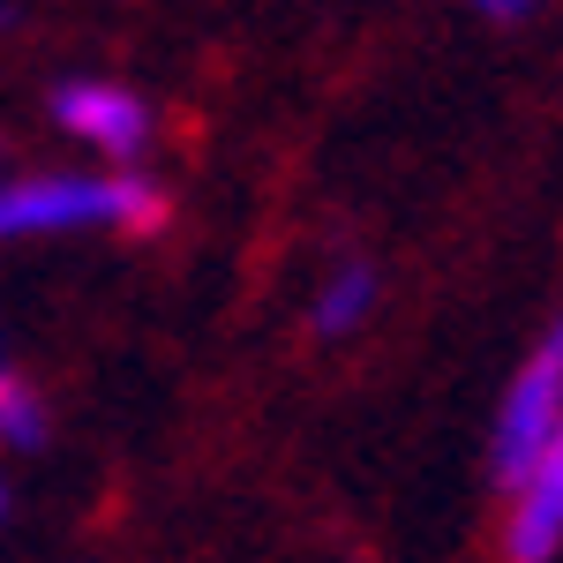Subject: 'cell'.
I'll list each match as a JSON object with an SVG mask.
<instances>
[{
  "label": "cell",
  "mask_w": 563,
  "mask_h": 563,
  "mask_svg": "<svg viewBox=\"0 0 563 563\" xmlns=\"http://www.w3.org/2000/svg\"><path fill=\"white\" fill-rule=\"evenodd\" d=\"M0 511H8V488H0Z\"/></svg>",
  "instance_id": "obj_6"
},
{
  "label": "cell",
  "mask_w": 563,
  "mask_h": 563,
  "mask_svg": "<svg viewBox=\"0 0 563 563\" xmlns=\"http://www.w3.org/2000/svg\"><path fill=\"white\" fill-rule=\"evenodd\" d=\"M0 443H15V451L45 443V398L31 384H15V376H0Z\"/></svg>",
  "instance_id": "obj_5"
},
{
  "label": "cell",
  "mask_w": 563,
  "mask_h": 563,
  "mask_svg": "<svg viewBox=\"0 0 563 563\" xmlns=\"http://www.w3.org/2000/svg\"><path fill=\"white\" fill-rule=\"evenodd\" d=\"M376 263H331V278L316 286V301H308V323H316V339H346V331H361L368 316H376Z\"/></svg>",
  "instance_id": "obj_4"
},
{
  "label": "cell",
  "mask_w": 563,
  "mask_h": 563,
  "mask_svg": "<svg viewBox=\"0 0 563 563\" xmlns=\"http://www.w3.org/2000/svg\"><path fill=\"white\" fill-rule=\"evenodd\" d=\"M53 121L76 143L106 151V158H135L151 143V106L129 84H106V76H68V84L53 90Z\"/></svg>",
  "instance_id": "obj_2"
},
{
  "label": "cell",
  "mask_w": 563,
  "mask_h": 563,
  "mask_svg": "<svg viewBox=\"0 0 563 563\" xmlns=\"http://www.w3.org/2000/svg\"><path fill=\"white\" fill-rule=\"evenodd\" d=\"M563 556V421L541 443L533 474L504 504V563H556Z\"/></svg>",
  "instance_id": "obj_3"
},
{
  "label": "cell",
  "mask_w": 563,
  "mask_h": 563,
  "mask_svg": "<svg viewBox=\"0 0 563 563\" xmlns=\"http://www.w3.org/2000/svg\"><path fill=\"white\" fill-rule=\"evenodd\" d=\"M556 421H563V308L541 323V339H533L526 361L511 368L504 406H496V429H488V481H496L504 496L533 474V459H541V443L556 435Z\"/></svg>",
  "instance_id": "obj_1"
},
{
  "label": "cell",
  "mask_w": 563,
  "mask_h": 563,
  "mask_svg": "<svg viewBox=\"0 0 563 563\" xmlns=\"http://www.w3.org/2000/svg\"><path fill=\"white\" fill-rule=\"evenodd\" d=\"M0 376H8V368H0Z\"/></svg>",
  "instance_id": "obj_7"
}]
</instances>
